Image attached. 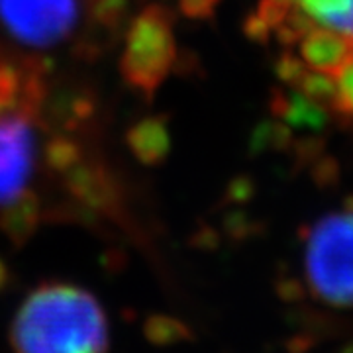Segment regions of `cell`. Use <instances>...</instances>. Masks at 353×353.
Here are the masks:
<instances>
[{
  "label": "cell",
  "mask_w": 353,
  "mask_h": 353,
  "mask_svg": "<svg viewBox=\"0 0 353 353\" xmlns=\"http://www.w3.org/2000/svg\"><path fill=\"white\" fill-rule=\"evenodd\" d=\"M312 22L353 38V0H292Z\"/></svg>",
  "instance_id": "cell-7"
},
{
  "label": "cell",
  "mask_w": 353,
  "mask_h": 353,
  "mask_svg": "<svg viewBox=\"0 0 353 353\" xmlns=\"http://www.w3.org/2000/svg\"><path fill=\"white\" fill-rule=\"evenodd\" d=\"M353 57V38L322 26L310 28L299 39V59L308 69L336 77Z\"/></svg>",
  "instance_id": "cell-6"
},
{
  "label": "cell",
  "mask_w": 353,
  "mask_h": 353,
  "mask_svg": "<svg viewBox=\"0 0 353 353\" xmlns=\"http://www.w3.org/2000/svg\"><path fill=\"white\" fill-rule=\"evenodd\" d=\"M12 340L16 353H106L108 320L87 290L48 285L22 303Z\"/></svg>",
  "instance_id": "cell-1"
},
{
  "label": "cell",
  "mask_w": 353,
  "mask_h": 353,
  "mask_svg": "<svg viewBox=\"0 0 353 353\" xmlns=\"http://www.w3.org/2000/svg\"><path fill=\"white\" fill-rule=\"evenodd\" d=\"M36 83L0 63V212L32 216L39 167Z\"/></svg>",
  "instance_id": "cell-2"
},
{
  "label": "cell",
  "mask_w": 353,
  "mask_h": 353,
  "mask_svg": "<svg viewBox=\"0 0 353 353\" xmlns=\"http://www.w3.org/2000/svg\"><path fill=\"white\" fill-rule=\"evenodd\" d=\"M304 269L310 289L322 303L353 306V208L332 212L310 228Z\"/></svg>",
  "instance_id": "cell-3"
},
{
  "label": "cell",
  "mask_w": 353,
  "mask_h": 353,
  "mask_svg": "<svg viewBox=\"0 0 353 353\" xmlns=\"http://www.w3.org/2000/svg\"><path fill=\"white\" fill-rule=\"evenodd\" d=\"M173 26L161 10L145 12L130 32L126 48V73L134 85L153 88L173 65Z\"/></svg>",
  "instance_id": "cell-5"
},
{
  "label": "cell",
  "mask_w": 353,
  "mask_h": 353,
  "mask_svg": "<svg viewBox=\"0 0 353 353\" xmlns=\"http://www.w3.org/2000/svg\"><path fill=\"white\" fill-rule=\"evenodd\" d=\"M336 94L332 102V110L343 118L353 120V57L341 67V71L334 77Z\"/></svg>",
  "instance_id": "cell-8"
},
{
  "label": "cell",
  "mask_w": 353,
  "mask_h": 353,
  "mask_svg": "<svg viewBox=\"0 0 353 353\" xmlns=\"http://www.w3.org/2000/svg\"><path fill=\"white\" fill-rule=\"evenodd\" d=\"M79 20L81 0H0V26L36 50L63 43L75 34Z\"/></svg>",
  "instance_id": "cell-4"
}]
</instances>
